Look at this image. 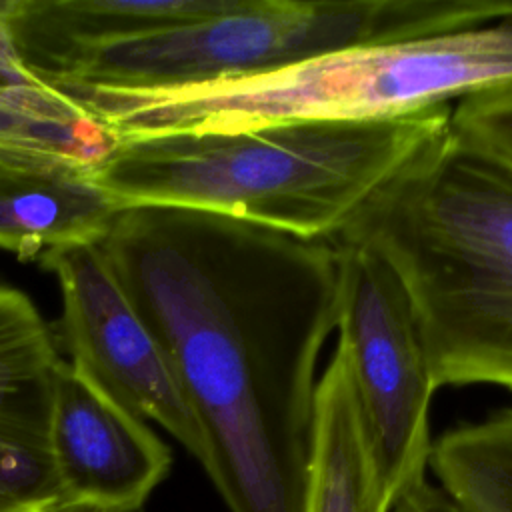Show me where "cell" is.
<instances>
[{
    "mask_svg": "<svg viewBox=\"0 0 512 512\" xmlns=\"http://www.w3.org/2000/svg\"><path fill=\"white\" fill-rule=\"evenodd\" d=\"M98 246L180 380L230 512H304L316 364L338 322L334 240L128 206Z\"/></svg>",
    "mask_w": 512,
    "mask_h": 512,
    "instance_id": "obj_1",
    "label": "cell"
},
{
    "mask_svg": "<svg viewBox=\"0 0 512 512\" xmlns=\"http://www.w3.org/2000/svg\"><path fill=\"white\" fill-rule=\"evenodd\" d=\"M332 238L376 250L402 280L434 388L512 390V162L450 128Z\"/></svg>",
    "mask_w": 512,
    "mask_h": 512,
    "instance_id": "obj_2",
    "label": "cell"
},
{
    "mask_svg": "<svg viewBox=\"0 0 512 512\" xmlns=\"http://www.w3.org/2000/svg\"><path fill=\"white\" fill-rule=\"evenodd\" d=\"M450 118L452 106H432L380 120L128 138L86 178L122 208H186L332 238Z\"/></svg>",
    "mask_w": 512,
    "mask_h": 512,
    "instance_id": "obj_3",
    "label": "cell"
},
{
    "mask_svg": "<svg viewBox=\"0 0 512 512\" xmlns=\"http://www.w3.org/2000/svg\"><path fill=\"white\" fill-rule=\"evenodd\" d=\"M512 82V2L464 0L442 22L270 74L164 90L62 88L120 140L302 120H380Z\"/></svg>",
    "mask_w": 512,
    "mask_h": 512,
    "instance_id": "obj_4",
    "label": "cell"
},
{
    "mask_svg": "<svg viewBox=\"0 0 512 512\" xmlns=\"http://www.w3.org/2000/svg\"><path fill=\"white\" fill-rule=\"evenodd\" d=\"M462 0H238L190 24L74 54L52 86L164 90L284 70L446 20Z\"/></svg>",
    "mask_w": 512,
    "mask_h": 512,
    "instance_id": "obj_5",
    "label": "cell"
},
{
    "mask_svg": "<svg viewBox=\"0 0 512 512\" xmlns=\"http://www.w3.org/2000/svg\"><path fill=\"white\" fill-rule=\"evenodd\" d=\"M340 258L338 342L388 506L426 478L434 382L412 300L370 246L332 238Z\"/></svg>",
    "mask_w": 512,
    "mask_h": 512,
    "instance_id": "obj_6",
    "label": "cell"
},
{
    "mask_svg": "<svg viewBox=\"0 0 512 512\" xmlns=\"http://www.w3.org/2000/svg\"><path fill=\"white\" fill-rule=\"evenodd\" d=\"M62 296L70 364L144 420L160 424L206 470L208 444L180 380L98 244L44 254Z\"/></svg>",
    "mask_w": 512,
    "mask_h": 512,
    "instance_id": "obj_7",
    "label": "cell"
},
{
    "mask_svg": "<svg viewBox=\"0 0 512 512\" xmlns=\"http://www.w3.org/2000/svg\"><path fill=\"white\" fill-rule=\"evenodd\" d=\"M50 440L66 504L138 512L172 466L146 420L68 360L56 380Z\"/></svg>",
    "mask_w": 512,
    "mask_h": 512,
    "instance_id": "obj_8",
    "label": "cell"
},
{
    "mask_svg": "<svg viewBox=\"0 0 512 512\" xmlns=\"http://www.w3.org/2000/svg\"><path fill=\"white\" fill-rule=\"evenodd\" d=\"M64 358L36 304L0 284V512H60L52 408Z\"/></svg>",
    "mask_w": 512,
    "mask_h": 512,
    "instance_id": "obj_9",
    "label": "cell"
},
{
    "mask_svg": "<svg viewBox=\"0 0 512 512\" xmlns=\"http://www.w3.org/2000/svg\"><path fill=\"white\" fill-rule=\"evenodd\" d=\"M238 0H2L22 66L48 82L74 54L218 16Z\"/></svg>",
    "mask_w": 512,
    "mask_h": 512,
    "instance_id": "obj_10",
    "label": "cell"
},
{
    "mask_svg": "<svg viewBox=\"0 0 512 512\" xmlns=\"http://www.w3.org/2000/svg\"><path fill=\"white\" fill-rule=\"evenodd\" d=\"M120 136L76 98L42 80H0V164L88 176Z\"/></svg>",
    "mask_w": 512,
    "mask_h": 512,
    "instance_id": "obj_11",
    "label": "cell"
},
{
    "mask_svg": "<svg viewBox=\"0 0 512 512\" xmlns=\"http://www.w3.org/2000/svg\"><path fill=\"white\" fill-rule=\"evenodd\" d=\"M304 512H390L340 342L316 388Z\"/></svg>",
    "mask_w": 512,
    "mask_h": 512,
    "instance_id": "obj_12",
    "label": "cell"
},
{
    "mask_svg": "<svg viewBox=\"0 0 512 512\" xmlns=\"http://www.w3.org/2000/svg\"><path fill=\"white\" fill-rule=\"evenodd\" d=\"M122 206L76 172L0 164V248L36 258L60 248L100 244Z\"/></svg>",
    "mask_w": 512,
    "mask_h": 512,
    "instance_id": "obj_13",
    "label": "cell"
},
{
    "mask_svg": "<svg viewBox=\"0 0 512 512\" xmlns=\"http://www.w3.org/2000/svg\"><path fill=\"white\" fill-rule=\"evenodd\" d=\"M428 464L460 512H512V408L450 430Z\"/></svg>",
    "mask_w": 512,
    "mask_h": 512,
    "instance_id": "obj_14",
    "label": "cell"
},
{
    "mask_svg": "<svg viewBox=\"0 0 512 512\" xmlns=\"http://www.w3.org/2000/svg\"><path fill=\"white\" fill-rule=\"evenodd\" d=\"M450 124L468 140L512 162V82L452 104Z\"/></svg>",
    "mask_w": 512,
    "mask_h": 512,
    "instance_id": "obj_15",
    "label": "cell"
},
{
    "mask_svg": "<svg viewBox=\"0 0 512 512\" xmlns=\"http://www.w3.org/2000/svg\"><path fill=\"white\" fill-rule=\"evenodd\" d=\"M390 512H460L442 488L432 486L426 478L406 488L390 506Z\"/></svg>",
    "mask_w": 512,
    "mask_h": 512,
    "instance_id": "obj_16",
    "label": "cell"
},
{
    "mask_svg": "<svg viewBox=\"0 0 512 512\" xmlns=\"http://www.w3.org/2000/svg\"><path fill=\"white\" fill-rule=\"evenodd\" d=\"M0 80H38L22 66V62L14 50L10 30L6 24V16H4V8H2V0H0Z\"/></svg>",
    "mask_w": 512,
    "mask_h": 512,
    "instance_id": "obj_17",
    "label": "cell"
},
{
    "mask_svg": "<svg viewBox=\"0 0 512 512\" xmlns=\"http://www.w3.org/2000/svg\"><path fill=\"white\" fill-rule=\"evenodd\" d=\"M60 512H104V510L94 508V506H86V504H68Z\"/></svg>",
    "mask_w": 512,
    "mask_h": 512,
    "instance_id": "obj_18",
    "label": "cell"
}]
</instances>
